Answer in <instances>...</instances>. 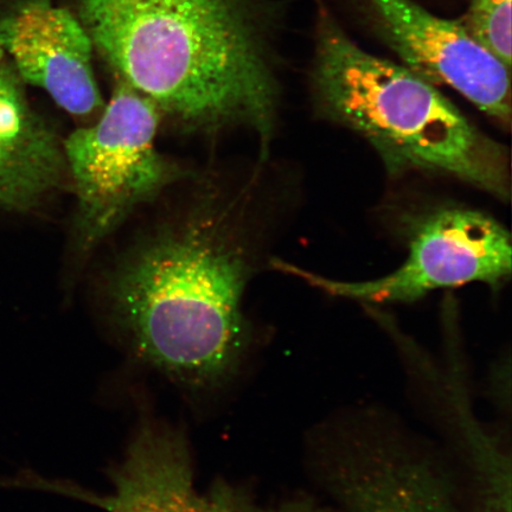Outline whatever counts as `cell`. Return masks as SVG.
Wrapping results in <instances>:
<instances>
[{"instance_id":"obj_3","label":"cell","mask_w":512,"mask_h":512,"mask_svg":"<svg viewBox=\"0 0 512 512\" xmlns=\"http://www.w3.org/2000/svg\"><path fill=\"white\" fill-rule=\"evenodd\" d=\"M313 94L325 114L360 133L393 171L451 176L503 200L508 153L413 70L358 47L319 10Z\"/></svg>"},{"instance_id":"obj_7","label":"cell","mask_w":512,"mask_h":512,"mask_svg":"<svg viewBox=\"0 0 512 512\" xmlns=\"http://www.w3.org/2000/svg\"><path fill=\"white\" fill-rule=\"evenodd\" d=\"M111 478V495L89 497L75 490L70 494L107 512H330L306 498L261 504L245 490L226 483L198 491L187 439L156 424L140 428Z\"/></svg>"},{"instance_id":"obj_9","label":"cell","mask_w":512,"mask_h":512,"mask_svg":"<svg viewBox=\"0 0 512 512\" xmlns=\"http://www.w3.org/2000/svg\"><path fill=\"white\" fill-rule=\"evenodd\" d=\"M322 465L324 483L345 512H457L445 473L388 437L342 440Z\"/></svg>"},{"instance_id":"obj_8","label":"cell","mask_w":512,"mask_h":512,"mask_svg":"<svg viewBox=\"0 0 512 512\" xmlns=\"http://www.w3.org/2000/svg\"><path fill=\"white\" fill-rule=\"evenodd\" d=\"M0 49L28 85L62 110L88 118L104 110L94 47L79 19L53 0H19L0 18Z\"/></svg>"},{"instance_id":"obj_2","label":"cell","mask_w":512,"mask_h":512,"mask_svg":"<svg viewBox=\"0 0 512 512\" xmlns=\"http://www.w3.org/2000/svg\"><path fill=\"white\" fill-rule=\"evenodd\" d=\"M235 228L230 208L206 198L134 247L108 284L133 354L189 389L219 387L246 354L249 261Z\"/></svg>"},{"instance_id":"obj_4","label":"cell","mask_w":512,"mask_h":512,"mask_svg":"<svg viewBox=\"0 0 512 512\" xmlns=\"http://www.w3.org/2000/svg\"><path fill=\"white\" fill-rule=\"evenodd\" d=\"M162 114L126 82L115 88L94 125L63 143L67 172L78 202L76 247L92 251L134 210L188 175L156 146Z\"/></svg>"},{"instance_id":"obj_10","label":"cell","mask_w":512,"mask_h":512,"mask_svg":"<svg viewBox=\"0 0 512 512\" xmlns=\"http://www.w3.org/2000/svg\"><path fill=\"white\" fill-rule=\"evenodd\" d=\"M23 81L0 49V207L29 209L60 187L63 143L32 111Z\"/></svg>"},{"instance_id":"obj_6","label":"cell","mask_w":512,"mask_h":512,"mask_svg":"<svg viewBox=\"0 0 512 512\" xmlns=\"http://www.w3.org/2000/svg\"><path fill=\"white\" fill-rule=\"evenodd\" d=\"M403 66L446 85L479 111L509 125L510 70L473 40L462 21L434 16L412 0H354Z\"/></svg>"},{"instance_id":"obj_1","label":"cell","mask_w":512,"mask_h":512,"mask_svg":"<svg viewBox=\"0 0 512 512\" xmlns=\"http://www.w3.org/2000/svg\"><path fill=\"white\" fill-rule=\"evenodd\" d=\"M119 79L179 124L243 125L267 150L279 104L277 0H60Z\"/></svg>"},{"instance_id":"obj_5","label":"cell","mask_w":512,"mask_h":512,"mask_svg":"<svg viewBox=\"0 0 512 512\" xmlns=\"http://www.w3.org/2000/svg\"><path fill=\"white\" fill-rule=\"evenodd\" d=\"M273 266L330 296L366 304H405L443 288L503 285L511 275L512 248L508 230L492 217L450 208L428 216L416 229L406 261L379 279H329L280 260Z\"/></svg>"},{"instance_id":"obj_11","label":"cell","mask_w":512,"mask_h":512,"mask_svg":"<svg viewBox=\"0 0 512 512\" xmlns=\"http://www.w3.org/2000/svg\"><path fill=\"white\" fill-rule=\"evenodd\" d=\"M462 23L480 47L511 69V0H472Z\"/></svg>"}]
</instances>
